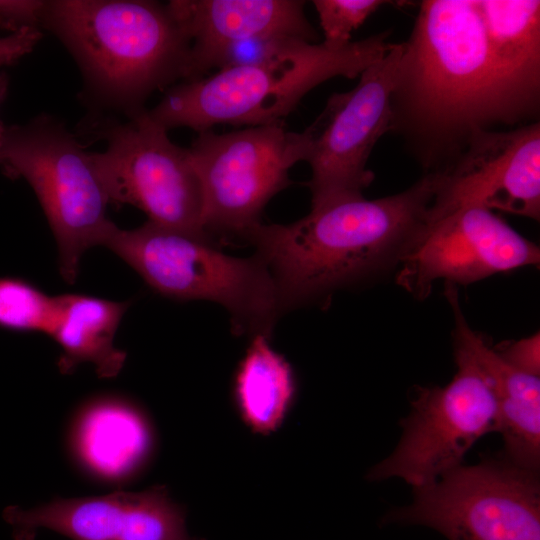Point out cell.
<instances>
[{"mask_svg": "<svg viewBox=\"0 0 540 540\" xmlns=\"http://www.w3.org/2000/svg\"><path fill=\"white\" fill-rule=\"evenodd\" d=\"M391 95V131L427 173L446 168L478 131L533 116L503 81L475 0L423 1Z\"/></svg>", "mask_w": 540, "mask_h": 540, "instance_id": "obj_1", "label": "cell"}, {"mask_svg": "<svg viewBox=\"0 0 540 540\" xmlns=\"http://www.w3.org/2000/svg\"><path fill=\"white\" fill-rule=\"evenodd\" d=\"M436 174L399 193L311 208L289 224H258L245 241L268 268L284 313L397 267L428 221Z\"/></svg>", "mask_w": 540, "mask_h": 540, "instance_id": "obj_2", "label": "cell"}, {"mask_svg": "<svg viewBox=\"0 0 540 540\" xmlns=\"http://www.w3.org/2000/svg\"><path fill=\"white\" fill-rule=\"evenodd\" d=\"M39 26L77 62L90 94L126 116L155 91L185 80L190 42L168 3L43 1Z\"/></svg>", "mask_w": 540, "mask_h": 540, "instance_id": "obj_3", "label": "cell"}, {"mask_svg": "<svg viewBox=\"0 0 540 540\" xmlns=\"http://www.w3.org/2000/svg\"><path fill=\"white\" fill-rule=\"evenodd\" d=\"M382 32L341 48L291 40L249 64L171 87L150 116L167 130L198 133L215 125L281 124L313 88L333 77L355 78L392 47Z\"/></svg>", "mask_w": 540, "mask_h": 540, "instance_id": "obj_4", "label": "cell"}, {"mask_svg": "<svg viewBox=\"0 0 540 540\" xmlns=\"http://www.w3.org/2000/svg\"><path fill=\"white\" fill-rule=\"evenodd\" d=\"M104 246L159 294L220 304L238 335L270 338L284 313L274 280L255 254L231 256L209 239L149 221L128 230L116 226Z\"/></svg>", "mask_w": 540, "mask_h": 540, "instance_id": "obj_5", "label": "cell"}, {"mask_svg": "<svg viewBox=\"0 0 540 540\" xmlns=\"http://www.w3.org/2000/svg\"><path fill=\"white\" fill-rule=\"evenodd\" d=\"M0 165L35 192L57 243L60 274L74 283L83 254L104 246L116 227L106 215L110 201L91 152L58 119L43 114L5 127Z\"/></svg>", "mask_w": 540, "mask_h": 540, "instance_id": "obj_6", "label": "cell"}, {"mask_svg": "<svg viewBox=\"0 0 540 540\" xmlns=\"http://www.w3.org/2000/svg\"><path fill=\"white\" fill-rule=\"evenodd\" d=\"M308 149L306 130L287 131L282 124L198 133L188 151L201 184L207 233L215 241H245L267 203L291 184L289 171L306 161Z\"/></svg>", "mask_w": 540, "mask_h": 540, "instance_id": "obj_7", "label": "cell"}, {"mask_svg": "<svg viewBox=\"0 0 540 540\" xmlns=\"http://www.w3.org/2000/svg\"><path fill=\"white\" fill-rule=\"evenodd\" d=\"M127 121L107 122L97 132L107 142L91 159L109 201L142 210L148 221L216 241L203 222V194L188 148L145 108Z\"/></svg>", "mask_w": 540, "mask_h": 540, "instance_id": "obj_8", "label": "cell"}, {"mask_svg": "<svg viewBox=\"0 0 540 540\" xmlns=\"http://www.w3.org/2000/svg\"><path fill=\"white\" fill-rule=\"evenodd\" d=\"M537 472L507 459L459 465L415 489L390 519L433 528L448 540H540Z\"/></svg>", "mask_w": 540, "mask_h": 540, "instance_id": "obj_9", "label": "cell"}, {"mask_svg": "<svg viewBox=\"0 0 540 540\" xmlns=\"http://www.w3.org/2000/svg\"><path fill=\"white\" fill-rule=\"evenodd\" d=\"M454 351L453 379L418 392L399 444L370 471V479L401 478L414 489L424 487L461 465L478 439L497 430L489 381L464 349L454 345Z\"/></svg>", "mask_w": 540, "mask_h": 540, "instance_id": "obj_10", "label": "cell"}, {"mask_svg": "<svg viewBox=\"0 0 540 540\" xmlns=\"http://www.w3.org/2000/svg\"><path fill=\"white\" fill-rule=\"evenodd\" d=\"M402 51V43L393 44L359 75L353 89L333 94L305 129L311 208L363 197L372 183L374 173L367 162L378 139L391 131L390 100Z\"/></svg>", "mask_w": 540, "mask_h": 540, "instance_id": "obj_11", "label": "cell"}, {"mask_svg": "<svg viewBox=\"0 0 540 540\" xmlns=\"http://www.w3.org/2000/svg\"><path fill=\"white\" fill-rule=\"evenodd\" d=\"M437 177L427 224L455 210L481 207L540 218V124L481 130Z\"/></svg>", "mask_w": 540, "mask_h": 540, "instance_id": "obj_12", "label": "cell"}, {"mask_svg": "<svg viewBox=\"0 0 540 540\" xmlns=\"http://www.w3.org/2000/svg\"><path fill=\"white\" fill-rule=\"evenodd\" d=\"M539 260V247L493 211L465 207L426 224L399 263L396 280L424 299L439 279L467 285Z\"/></svg>", "mask_w": 540, "mask_h": 540, "instance_id": "obj_13", "label": "cell"}, {"mask_svg": "<svg viewBox=\"0 0 540 540\" xmlns=\"http://www.w3.org/2000/svg\"><path fill=\"white\" fill-rule=\"evenodd\" d=\"M4 516L17 540H31L39 528L72 540H195L186 531L183 511L163 487L59 498L30 510L13 507Z\"/></svg>", "mask_w": 540, "mask_h": 540, "instance_id": "obj_14", "label": "cell"}, {"mask_svg": "<svg viewBox=\"0 0 540 540\" xmlns=\"http://www.w3.org/2000/svg\"><path fill=\"white\" fill-rule=\"evenodd\" d=\"M168 5L190 42L184 81L218 70L225 53L248 40H317L301 0H172Z\"/></svg>", "mask_w": 540, "mask_h": 540, "instance_id": "obj_15", "label": "cell"}, {"mask_svg": "<svg viewBox=\"0 0 540 540\" xmlns=\"http://www.w3.org/2000/svg\"><path fill=\"white\" fill-rule=\"evenodd\" d=\"M448 301L455 320L454 345L464 349L489 381L497 408V431L506 459L531 471L540 463V380L508 364L467 323L457 296Z\"/></svg>", "mask_w": 540, "mask_h": 540, "instance_id": "obj_16", "label": "cell"}, {"mask_svg": "<svg viewBox=\"0 0 540 540\" xmlns=\"http://www.w3.org/2000/svg\"><path fill=\"white\" fill-rule=\"evenodd\" d=\"M477 4L503 81L535 117L540 96V1L477 0Z\"/></svg>", "mask_w": 540, "mask_h": 540, "instance_id": "obj_17", "label": "cell"}, {"mask_svg": "<svg viewBox=\"0 0 540 540\" xmlns=\"http://www.w3.org/2000/svg\"><path fill=\"white\" fill-rule=\"evenodd\" d=\"M131 301H114L86 294L56 296V313L49 336L62 349L58 367L70 373L83 362L94 365L99 377L116 376L126 353L114 346L119 324Z\"/></svg>", "mask_w": 540, "mask_h": 540, "instance_id": "obj_18", "label": "cell"}, {"mask_svg": "<svg viewBox=\"0 0 540 540\" xmlns=\"http://www.w3.org/2000/svg\"><path fill=\"white\" fill-rule=\"evenodd\" d=\"M268 340L264 335L252 337L235 380L236 398L245 420L262 433L278 426L295 391L290 365Z\"/></svg>", "mask_w": 540, "mask_h": 540, "instance_id": "obj_19", "label": "cell"}, {"mask_svg": "<svg viewBox=\"0 0 540 540\" xmlns=\"http://www.w3.org/2000/svg\"><path fill=\"white\" fill-rule=\"evenodd\" d=\"M79 427V447L90 466L105 475L133 468L145 455L148 432L131 406L105 399L89 406Z\"/></svg>", "mask_w": 540, "mask_h": 540, "instance_id": "obj_20", "label": "cell"}, {"mask_svg": "<svg viewBox=\"0 0 540 540\" xmlns=\"http://www.w3.org/2000/svg\"><path fill=\"white\" fill-rule=\"evenodd\" d=\"M56 313V296L13 277L0 278V326L49 335Z\"/></svg>", "mask_w": 540, "mask_h": 540, "instance_id": "obj_21", "label": "cell"}, {"mask_svg": "<svg viewBox=\"0 0 540 540\" xmlns=\"http://www.w3.org/2000/svg\"><path fill=\"white\" fill-rule=\"evenodd\" d=\"M313 5L324 33V43L341 48L351 43V34L365 20L388 3L381 0H314Z\"/></svg>", "mask_w": 540, "mask_h": 540, "instance_id": "obj_22", "label": "cell"}, {"mask_svg": "<svg viewBox=\"0 0 540 540\" xmlns=\"http://www.w3.org/2000/svg\"><path fill=\"white\" fill-rule=\"evenodd\" d=\"M508 364L529 375L540 373V334L507 343L496 351Z\"/></svg>", "mask_w": 540, "mask_h": 540, "instance_id": "obj_23", "label": "cell"}, {"mask_svg": "<svg viewBox=\"0 0 540 540\" xmlns=\"http://www.w3.org/2000/svg\"><path fill=\"white\" fill-rule=\"evenodd\" d=\"M42 37L39 27H23L0 37V66L10 65L30 53Z\"/></svg>", "mask_w": 540, "mask_h": 540, "instance_id": "obj_24", "label": "cell"}, {"mask_svg": "<svg viewBox=\"0 0 540 540\" xmlns=\"http://www.w3.org/2000/svg\"><path fill=\"white\" fill-rule=\"evenodd\" d=\"M9 80L5 73H0V104L4 100L8 90ZM5 126L0 121V139L2 138Z\"/></svg>", "mask_w": 540, "mask_h": 540, "instance_id": "obj_25", "label": "cell"}, {"mask_svg": "<svg viewBox=\"0 0 540 540\" xmlns=\"http://www.w3.org/2000/svg\"><path fill=\"white\" fill-rule=\"evenodd\" d=\"M0 142H1V139H0Z\"/></svg>", "mask_w": 540, "mask_h": 540, "instance_id": "obj_26", "label": "cell"}]
</instances>
